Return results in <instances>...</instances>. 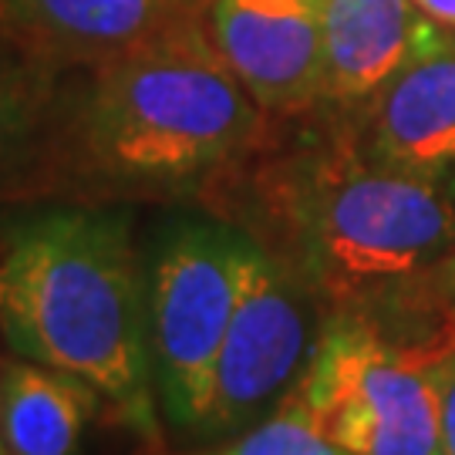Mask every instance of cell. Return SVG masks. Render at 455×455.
Here are the masks:
<instances>
[{"mask_svg":"<svg viewBox=\"0 0 455 455\" xmlns=\"http://www.w3.org/2000/svg\"><path fill=\"white\" fill-rule=\"evenodd\" d=\"M263 152L240 223L321 307L371 314L455 246V169L405 172L368 159L341 108Z\"/></svg>","mask_w":455,"mask_h":455,"instance_id":"obj_1","label":"cell"},{"mask_svg":"<svg viewBox=\"0 0 455 455\" xmlns=\"http://www.w3.org/2000/svg\"><path fill=\"white\" fill-rule=\"evenodd\" d=\"M267 118L199 14L61 92L44 165L98 196L210 189L267 139Z\"/></svg>","mask_w":455,"mask_h":455,"instance_id":"obj_2","label":"cell"},{"mask_svg":"<svg viewBox=\"0 0 455 455\" xmlns=\"http://www.w3.org/2000/svg\"><path fill=\"white\" fill-rule=\"evenodd\" d=\"M0 334L17 358L88 381L142 442H163L146 253L125 206L61 203L0 216Z\"/></svg>","mask_w":455,"mask_h":455,"instance_id":"obj_3","label":"cell"},{"mask_svg":"<svg viewBox=\"0 0 455 455\" xmlns=\"http://www.w3.org/2000/svg\"><path fill=\"white\" fill-rule=\"evenodd\" d=\"M246 233L229 220L172 216L146 250L148 358L163 422L199 439L212 368L240 297Z\"/></svg>","mask_w":455,"mask_h":455,"instance_id":"obj_4","label":"cell"},{"mask_svg":"<svg viewBox=\"0 0 455 455\" xmlns=\"http://www.w3.org/2000/svg\"><path fill=\"white\" fill-rule=\"evenodd\" d=\"M287 402L347 455H442L422 358L355 310L324 317Z\"/></svg>","mask_w":455,"mask_h":455,"instance_id":"obj_5","label":"cell"},{"mask_svg":"<svg viewBox=\"0 0 455 455\" xmlns=\"http://www.w3.org/2000/svg\"><path fill=\"white\" fill-rule=\"evenodd\" d=\"M324 317L307 283L246 233L240 297L212 368L199 442L233 439L263 422L304 374Z\"/></svg>","mask_w":455,"mask_h":455,"instance_id":"obj_6","label":"cell"},{"mask_svg":"<svg viewBox=\"0 0 455 455\" xmlns=\"http://www.w3.org/2000/svg\"><path fill=\"white\" fill-rule=\"evenodd\" d=\"M206 28L229 71L274 118L324 105L317 0H210Z\"/></svg>","mask_w":455,"mask_h":455,"instance_id":"obj_7","label":"cell"},{"mask_svg":"<svg viewBox=\"0 0 455 455\" xmlns=\"http://www.w3.org/2000/svg\"><path fill=\"white\" fill-rule=\"evenodd\" d=\"M341 108L361 152L405 172L455 169V28H435L371 95Z\"/></svg>","mask_w":455,"mask_h":455,"instance_id":"obj_8","label":"cell"},{"mask_svg":"<svg viewBox=\"0 0 455 455\" xmlns=\"http://www.w3.org/2000/svg\"><path fill=\"white\" fill-rule=\"evenodd\" d=\"M199 14L206 0H0V37L58 71H88Z\"/></svg>","mask_w":455,"mask_h":455,"instance_id":"obj_9","label":"cell"},{"mask_svg":"<svg viewBox=\"0 0 455 455\" xmlns=\"http://www.w3.org/2000/svg\"><path fill=\"white\" fill-rule=\"evenodd\" d=\"M324 105H355L385 84L439 24L415 0H317Z\"/></svg>","mask_w":455,"mask_h":455,"instance_id":"obj_10","label":"cell"},{"mask_svg":"<svg viewBox=\"0 0 455 455\" xmlns=\"http://www.w3.org/2000/svg\"><path fill=\"white\" fill-rule=\"evenodd\" d=\"M101 395L78 374L28 358L4 364L0 442L7 455H82Z\"/></svg>","mask_w":455,"mask_h":455,"instance_id":"obj_11","label":"cell"},{"mask_svg":"<svg viewBox=\"0 0 455 455\" xmlns=\"http://www.w3.org/2000/svg\"><path fill=\"white\" fill-rule=\"evenodd\" d=\"M61 75L0 37V186L48 163Z\"/></svg>","mask_w":455,"mask_h":455,"instance_id":"obj_12","label":"cell"},{"mask_svg":"<svg viewBox=\"0 0 455 455\" xmlns=\"http://www.w3.org/2000/svg\"><path fill=\"white\" fill-rule=\"evenodd\" d=\"M374 324L388 334H398V327L405 331V338L398 344L411 347L419 358H428L435 351H445L455 344V246L432 263L425 274L408 280L402 291H395L378 304L371 314Z\"/></svg>","mask_w":455,"mask_h":455,"instance_id":"obj_13","label":"cell"},{"mask_svg":"<svg viewBox=\"0 0 455 455\" xmlns=\"http://www.w3.org/2000/svg\"><path fill=\"white\" fill-rule=\"evenodd\" d=\"M189 455H347L341 445L327 439L321 428L307 422V415L293 402H280V405L246 428L240 435L223 442H210L206 449H196Z\"/></svg>","mask_w":455,"mask_h":455,"instance_id":"obj_14","label":"cell"},{"mask_svg":"<svg viewBox=\"0 0 455 455\" xmlns=\"http://www.w3.org/2000/svg\"><path fill=\"white\" fill-rule=\"evenodd\" d=\"M425 378L435 398V428H439V452L455 455V344L435 351L422 361Z\"/></svg>","mask_w":455,"mask_h":455,"instance_id":"obj_15","label":"cell"},{"mask_svg":"<svg viewBox=\"0 0 455 455\" xmlns=\"http://www.w3.org/2000/svg\"><path fill=\"white\" fill-rule=\"evenodd\" d=\"M425 14L442 28H455V0H415Z\"/></svg>","mask_w":455,"mask_h":455,"instance_id":"obj_16","label":"cell"},{"mask_svg":"<svg viewBox=\"0 0 455 455\" xmlns=\"http://www.w3.org/2000/svg\"><path fill=\"white\" fill-rule=\"evenodd\" d=\"M0 395H4V364H0ZM0 452H7V449H4V442H0Z\"/></svg>","mask_w":455,"mask_h":455,"instance_id":"obj_17","label":"cell"},{"mask_svg":"<svg viewBox=\"0 0 455 455\" xmlns=\"http://www.w3.org/2000/svg\"><path fill=\"white\" fill-rule=\"evenodd\" d=\"M0 455H7V452H0Z\"/></svg>","mask_w":455,"mask_h":455,"instance_id":"obj_18","label":"cell"}]
</instances>
